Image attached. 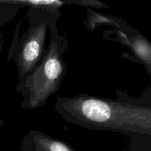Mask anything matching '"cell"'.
<instances>
[{
    "label": "cell",
    "mask_w": 151,
    "mask_h": 151,
    "mask_svg": "<svg viewBox=\"0 0 151 151\" xmlns=\"http://www.w3.org/2000/svg\"><path fill=\"white\" fill-rule=\"evenodd\" d=\"M117 99L90 94L58 97L55 111L63 120L92 131H112L130 137L151 135L150 89L135 98L126 90Z\"/></svg>",
    "instance_id": "6da1fadb"
},
{
    "label": "cell",
    "mask_w": 151,
    "mask_h": 151,
    "mask_svg": "<svg viewBox=\"0 0 151 151\" xmlns=\"http://www.w3.org/2000/svg\"><path fill=\"white\" fill-rule=\"evenodd\" d=\"M22 7L27 6L29 26L19 38L17 25L7 55V62L13 58L19 72L18 81L26 78L38 64L45 52L49 26L60 17V8L70 4L69 0H17Z\"/></svg>",
    "instance_id": "7a4b0ae2"
},
{
    "label": "cell",
    "mask_w": 151,
    "mask_h": 151,
    "mask_svg": "<svg viewBox=\"0 0 151 151\" xmlns=\"http://www.w3.org/2000/svg\"><path fill=\"white\" fill-rule=\"evenodd\" d=\"M50 41L41 61L28 76L18 81L16 91L22 96L21 108L33 110L41 107L59 91L67 72L63 55L69 50L66 36L59 34L57 22L49 26Z\"/></svg>",
    "instance_id": "3957f363"
},
{
    "label": "cell",
    "mask_w": 151,
    "mask_h": 151,
    "mask_svg": "<svg viewBox=\"0 0 151 151\" xmlns=\"http://www.w3.org/2000/svg\"><path fill=\"white\" fill-rule=\"evenodd\" d=\"M114 34L116 41L121 43L129 50V52L122 56L133 62H137L144 66L148 75L151 76V44L150 41L139 31L128 33L119 29L109 31Z\"/></svg>",
    "instance_id": "277c9868"
},
{
    "label": "cell",
    "mask_w": 151,
    "mask_h": 151,
    "mask_svg": "<svg viewBox=\"0 0 151 151\" xmlns=\"http://www.w3.org/2000/svg\"><path fill=\"white\" fill-rule=\"evenodd\" d=\"M22 151H76L64 141L53 138L39 131L32 130L23 137Z\"/></svg>",
    "instance_id": "5b68a950"
},
{
    "label": "cell",
    "mask_w": 151,
    "mask_h": 151,
    "mask_svg": "<svg viewBox=\"0 0 151 151\" xmlns=\"http://www.w3.org/2000/svg\"><path fill=\"white\" fill-rule=\"evenodd\" d=\"M86 17L83 19V24L88 32H94L100 26H110L114 29H119L128 33H133L137 29H133L126 22L119 17L103 14L87 8Z\"/></svg>",
    "instance_id": "8992f818"
},
{
    "label": "cell",
    "mask_w": 151,
    "mask_h": 151,
    "mask_svg": "<svg viewBox=\"0 0 151 151\" xmlns=\"http://www.w3.org/2000/svg\"><path fill=\"white\" fill-rule=\"evenodd\" d=\"M21 7L17 0H0V26L14 20Z\"/></svg>",
    "instance_id": "52a82bcc"
},
{
    "label": "cell",
    "mask_w": 151,
    "mask_h": 151,
    "mask_svg": "<svg viewBox=\"0 0 151 151\" xmlns=\"http://www.w3.org/2000/svg\"><path fill=\"white\" fill-rule=\"evenodd\" d=\"M3 44H4V33L2 32H0V58H1Z\"/></svg>",
    "instance_id": "ba28073f"
},
{
    "label": "cell",
    "mask_w": 151,
    "mask_h": 151,
    "mask_svg": "<svg viewBox=\"0 0 151 151\" xmlns=\"http://www.w3.org/2000/svg\"><path fill=\"white\" fill-rule=\"evenodd\" d=\"M4 119H0V129H1V127H2L3 125H4Z\"/></svg>",
    "instance_id": "9c48e42d"
}]
</instances>
